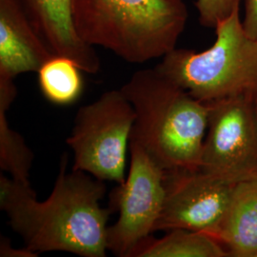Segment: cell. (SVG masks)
<instances>
[{
  "mask_svg": "<svg viewBox=\"0 0 257 257\" xmlns=\"http://www.w3.org/2000/svg\"><path fill=\"white\" fill-rule=\"evenodd\" d=\"M62 156L54 189L39 201L31 185L0 176V208L25 248L37 253L65 251L84 257H105L108 220L112 208L100 205L106 193L102 180L81 171L67 172Z\"/></svg>",
  "mask_w": 257,
  "mask_h": 257,
  "instance_id": "1",
  "label": "cell"
},
{
  "mask_svg": "<svg viewBox=\"0 0 257 257\" xmlns=\"http://www.w3.org/2000/svg\"><path fill=\"white\" fill-rule=\"evenodd\" d=\"M136 111L131 141L164 171L200 168L209 107L156 68L132 75L120 89Z\"/></svg>",
  "mask_w": 257,
  "mask_h": 257,
  "instance_id": "2",
  "label": "cell"
},
{
  "mask_svg": "<svg viewBox=\"0 0 257 257\" xmlns=\"http://www.w3.org/2000/svg\"><path fill=\"white\" fill-rule=\"evenodd\" d=\"M188 17L183 0H73L79 37L134 64L175 50Z\"/></svg>",
  "mask_w": 257,
  "mask_h": 257,
  "instance_id": "3",
  "label": "cell"
},
{
  "mask_svg": "<svg viewBox=\"0 0 257 257\" xmlns=\"http://www.w3.org/2000/svg\"><path fill=\"white\" fill-rule=\"evenodd\" d=\"M216 39L206 51L176 49L156 68L191 93L209 103L257 93V40L246 33L240 8L216 25Z\"/></svg>",
  "mask_w": 257,
  "mask_h": 257,
  "instance_id": "4",
  "label": "cell"
},
{
  "mask_svg": "<svg viewBox=\"0 0 257 257\" xmlns=\"http://www.w3.org/2000/svg\"><path fill=\"white\" fill-rule=\"evenodd\" d=\"M136 117L133 105L121 90L104 92L81 107L66 140L74 154L73 170L102 181L124 183L127 149Z\"/></svg>",
  "mask_w": 257,
  "mask_h": 257,
  "instance_id": "5",
  "label": "cell"
},
{
  "mask_svg": "<svg viewBox=\"0 0 257 257\" xmlns=\"http://www.w3.org/2000/svg\"><path fill=\"white\" fill-rule=\"evenodd\" d=\"M128 147V175L113 191L110 205L119 215L107 234L108 250L119 257H133L156 231L166 196L165 171L137 142L130 141Z\"/></svg>",
  "mask_w": 257,
  "mask_h": 257,
  "instance_id": "6",
  "label": "cell"
},
{
  "mask_svg": "<svg viewBox=\"0 0 257 257\" xmlns=\"http://www.w3.org/2000/svg\"><path fill=\"white\" fill-rule=\"evenodd\" d=\"M254 95L209 102L200 170L237 184L257 177Z\"/></svg>",
  "mask_w": 257,
  "mask_h": 257,
  "instance_id": "7",
  "label": "cell"
},
{
  "mask_svg": "<svg viewBox=\"0 0 257 257\" xmlns=\"http://www.w3.org/2000/svg\"><path fill=\"white\" fill-rule=\"evenodd\" d=\"M166 196L156 231H201L215 238L230 207L236 184L194 171H165Z\"/></svg>",
  "mask_w": 257,
  "mask_h": 257,
  "instance_id": "8",
  "label": "cell"
},
{
  "mask_svg": "<svg viewBox=\"0 0 257 257\" xmlns=\"http://www.w3.org/2000/svg\"><path fill=\"white\" fill-rule=\"evenodd\" d=\"M20 0H0V78L38 73L54 56Z\"/></svg>",
  "mask_w": 257,
  "mask_h": 257,
  "instance_id": "9",
  "label": "cell"
},
{
  "mask_svg": "<svg viewBox=\"0 0 257 257\" xmlns=\"http://www.w3.org/2000/svg\"><path fill=\"white\" fill-rule=\"evenodd\" d=\"M28 17L52 53L72 59L80 70L96 74L100 59L76 32L73 0H20Z\"/></svg>",
  "mask_w": 257,
  "mask_h": 257,
  "instance_id": "10",
  "label": "cell"
},
{
  "mask_svg": "<svg viewBox=\"0 0 257 257\" xmlns=\"http://www.w3.org/2000/svg\"><path fill=\"white\" fill-rule=\"evenodd\" d=\"M215 239L229 256L257 257V177L236 184Z\"/></svg>",
  "mask_w": 257,
  "mask_h": 257,
  "instance_id": "11",
  "label": "cell"
},
{
  "mask_svg": "<svg viewBox=\"0 0 257 257\" xmlns=\"http://www.w3.org/2000/svg\"><path fill=\"white\" fill-rule=\"evenodd\" d=\"M227 249L210 234L175 229L159 239L149 237L136 249L133 257H225Z\"/></svg>",
  "mask_w": 257,
  "mask_h": 257,
  "instance_id": "12",
  "label": "cell"
},
{
  "mask_svg": "<svg viewBox=\"0 0 257 257\" xmlns=\"http://www.w3.org/2000/svg\"><path fill=\"white\" fill-rule=\"evenodd\" d=\"M17 94L16 86H0V168L13 179L31 185L30 171L35 155L22 136L10 127L7 119V111Z\"/></svg>",
  "mask_w": 257,
  "mask_h": 257,
  "instance_id": "13",
  "label": "cell"
},
{
  "mask_svg": "<svg viewBox=\"0 0 257 257\" xmlns=\"http://www.w3.org/2000/svg\"><path fill=\"white\" fill-rule=\"evenodd\" d=\"M81 72L72 59L54 55L37 73L40 91L47 100L54 104H73L82 93Z\"/></svg>",
  "mask_w": 257,
  "mask_h": 257,
  "instance_id": "14",
  "label": "cell"
},
{
  "mask_svg": "<svg viewBox=\"0 0 257 257\" xmlns=\"http://www.w3.org/2000/svg\"><path fill=\"white\" fill-rule=\"evenodd\" d=\"M241 0H196L199 22L204 27L215 28L234 10L240 8Z\"/></svg>",
  "mask_w": 257,
  "mask_h": 257,
  "instance_id": "15",
  "label": "cell"
},
{
  "mask_svg": "<svg viewBox=\"0 0 257 257\" xmlns=\"http://www.w3.org/2000/svg\"><path fill=\"white\" fill-rule=\"evenodd\" d=\"M243 26L249 37L257 40V0H245Z\"/></svg>",
  "mask_w": 257,
  "mask_h": 257,
  "instance_id": "16",
  "label": "cell"
},
{
  "mask_svg": "<svg viewBox=\"0 0 257 257\" xmlns=\"http://www.w3.org/2000/svg\"><path fill=\"white\" fill-rule=\"evenodd\" d=\"M0 256L1 257H35L37 256V253L31 251L27 248L23 249H16L11 247L9 240L1 238L0 243Z\"/></svg>",
  "mask_w": 257,
  "mask_h": 257,
  "instance_id": "17",
  "label": "cell"
},
{
  "mask_svg": "<svg viewBox=\"0 0 257 257\" xmlns=\"http://www.w3.org/2000/svg\"><path fill=\"white\" fill-rule=\"evenodd\" d=\"M253 107H254V114H255L257 124V93L254 95V98H253Z\"/></svg>",
  "mask_w": 257,
  "mask_h": 257,
  "instance_id": "18",
  "label": "cell"
}]
</instances>
